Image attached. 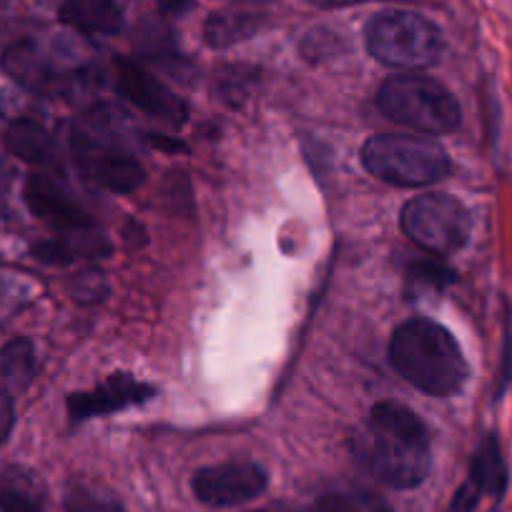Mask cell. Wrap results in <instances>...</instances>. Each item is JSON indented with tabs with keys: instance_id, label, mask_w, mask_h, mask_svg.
Listing matches in <instances>:
<instances>
[{
	"instance_id": "d6a6232c",
	"label": "cell",
	"mask_w": 512,
	"mask_h": 512,
	"mask_svg": "<svg viewBox=\"0 0 512 512\" xmlns=\"http://www.w3.org/2000/svg\"><path fill=\"white\" fill-rule=\"evenodd\" d=\"M400 3H412V0H400Z\"/></svg>"
},
{
	"instance_id": "8fae6325",
	"label": "cell",
	"mask_w": 512,
	"mask_h": 512,
	"mask_svg": "<svg viewBox=\"0 0 512 512\" xmlns=\"http://www.w3.org/2000/svg\"><path fill=\"white\" fill-rule=\"evenodd\" d=\"M154 395L156 390L151 384L139 382L126 372H118L96 384L93 390L73 392L68 397V417H71L73 425H78V422L93 420V417L113 415V412H121L126 407L144 405V402L154 400Z\"/></svg>"
},
{
	"instance_id": "ac0fdd59",
	"label": "cell",
	"mask_w": 512,
	"mask_h": 512,
	"mask_svg": "<svg viewBox=\"0 0 512 512\" xmlns=\"http://www.w3.org/2000/svg\"><path fill=\"white\" fill-rule=\"evenodd\" d=\"M312 512H395L390 502L372 492H329L309 505Z\"/></svg>"
},
{
	"instance_id": "ffe728a7",
	"label": "cell",
	"mask_w": 512,
	"mask_h": 512,
	"mask_svg": "<svg viewBox=\"0 0 512 512\" xmlns=\"http://www.w3.org/2000/svg\"><path fill=\"white\" fill-rule=\"evenodd\" d=\"M136 43H139L141 51L151 58H154L156 53H159V56L161 53H169L171 48H174L171 31L159 21H146L144 26L139 28V38H136Z\"/></svg>"
},
{
	"instance_id": "7402d4cb",
	"label": "cell",
	"mask_w": 512,
	"mask_h": 512,
	"mask_svg": "<svg viewBox=\"0 0 512 512\" xmlns=\"http://www.w3.org/2000/svg\"><path fill=\"white\" fill-rule=\"evenodd\" d=\"M339 41H342V38L334 31H329V28H314V31H309L307 38H304L302 53L309 61H319V58H327L332 56V53H337Z\"/></svg>"
},
{
	"instance_id": "e0dca14e",
	"label": "cell",
	"mask_w": 512,
	"mask_h": 512,
	"mask_svg": "<svg viewBox=\"0 0 512 512\" xmlns=\"http://www.w3.org/2000/svg\"><path fill=\"white\" fill-rule=\"evenodd\" d=\"M0 377L8 387V395L23 392L36 377V349L28 339H11L0 349Z\"/></svg>"
},
{
	"instance_id": "52a82bcc",
	"label": "cell",
	"mask_w": 512,
	"mask_h": 512,
	"mask_svg": "<svg viewBox=\"0 0 512 512\" xmlns=\"http://www.w3.org/2000/svg\"><path fill=\"white\" fill-rule=\"evenodd\" d=\"M73 159L93 186L111 194H131L146 181L139 159L118 146L111 136L98 134L96 128L73 131Z\"/></svg>"
},
{
	"instance_id": "8992f818",
	"label": "cell",
	"mask_w": 512,
	"mask_h": 512,
	"mask_svg": "<svg viewBox=\"0 0 512 512\" xmlns=\"http://www.w3.org/2000/svg\"><path fill=\"white\" fill-rule=\"evenodd\" d=\"M402 231L412 244L432 256L460 251L470 241L472 216L462 201L450 194H422L402 209Z\"/></svg>"
},
{
	"instance_id": "9c48e42d",
	"label": "cell",
	"mask_w": 512,
	"mask_h": 512,
	"mask_svg": "<svg viewBox=\"0 0 512 512\" xmlns=\"http://www.w3.org/2000/svg\"><path fill=\"white\" fill-rule=\"evenodd\" d=\"M269 485V475L254 462H224L201 467L191 477L196 500L209 507H236L256 500Z\"/></svg>"
},
{
	"instance_id": "603a6c76",
	"label": "cell",
	"mask_w": 512,
	"mask_h": 512,
	"mask_svg": "<svg viewBox=\"0 0 512 512\" xmlns=\"http://www.w3.org/2000/svg\"><path fill=\"white\" fill-rule=\"evenodd\" d=\"M512 379V312L505 304V319H502V364L497 374V400L505 395Z\"/></svg>"
},
{
	"instance_id": "4fadbf2b",
	"label": "cell",
	"mask_w": 512,
	"mask_h": 512,
	"mask_svg": "<svg viewBox=\"0 0 512 512\" xmlns=\"http://www.w3.org/2000/svg\"><path fill=\"white\" fill-rule=\"evenodd\" d=\"M58 18L88 36H116L123 28V13L116 0H63Z\"/></svg>"
},
{
	"instance_id": "44dd1931",
	"label": "cell",
	"mask_w": 512,
	"mask_h": 512,
	"mask_svg": "<svg viewBox=\"0 0 512 512\" xmlns=\"http://www.w3.org/2000/svg\"><path fill=\"white\" fill-rule=\"evenodd\" d=\"M410 282L417 287L445 289L447 284L455 282V272L440 262H420L410 269Z\"/></svg>"
},
{
	"instance_id": "f1b7e54d",
	"label": "cell",
	"mask_w": 512,
	"mask_h": 512,
	"mask_svg": "<svg viewBox=\"0 0 512 512\" xmlns=\"http://www.w3.org/2000/svg\"><path fill=\"white\" fill-rule=\"evenodd\" d=\"M312 6L317 8H347V6H357L362 0H309Z\"/></svg>"
},
{
	"instance_id": "d6986e66",
	"label": "cell",
	"mask_w": 512,
	"mask_h": 512,
	"mask_svg": "<svg viewBox=\"0 0 512 512\" xmlns=\"http://www.w3.org/2000/svg\"><path fill=\"white\" fill-rule=\"evenodd\" d=\"M66 512H126L121 502L111 500V497L101 495L96 490H88V487L73 485L71 490L66 492Z\"/></svg>"
},
{
	"instance_id": "5bb4252c",
	"label": "cell",
	"mask_w": 512,
	"mask_h": 512,
	"mask_svg": "<svg viewBox=\"0 0 512 512\" xmlns=\"http://www.w3.org/2000/svg\"><path fill=\"white\" fill-rule=\"evenodd\" d=\"M467 477L480 487L482 495H490L495 502H500L502 497H505L507 482H510V470H507V462L505 455H502V445L497 432H487V435L482 437L475 455H472Z\"/></svg>"
},
{
	"instance_id": "30bf717a",
	"label": "cell",
	"mask_w": 512,
	"mask_h": 512,
	"mask_svg": "<svg viewBox=\"0 0 512 512\" xmlns=\"http://www.w3.org/2000/svg\"><path fill=\"white\" fill-rule=\"evenodd\" d=\"M113 81H116L118 93L128 103H134L139 111L149 113L151 118H159L166 126H181L186 121V106L176 93H171L159 78L151 76L139 63L128 58H116L113 61Z\"/></svg>"
},
{
	"instance_id": "d4e9b609",
	"label": "cell",
	"mask_w": 512,
	"mask_h": 512,
	"mask_svg": "<svg viewBox=\"0 0 512 512\" xmlns=\"http://www.w3.org/2000/svg\"><path fill=\"white\" fill-rule=\"evenodd\" d=\"M33 256H36L38 262L51 264V267H66L76 259V251L61 239H51V241H41V244L33 246Z\"/></svg>"
},
{
	"instance_id": "7a4b0ae2",
	"label": "cell",
	"mask_w": 512,
	"mask_h": 512,
	"mask_svg": "<svg viewBox=\"0 0 512 512\" xmlns=\"http://www.w3.org/2000/svg\"><path fill=\"white\" fill-rule=\"evenodd\" d=\"M390 362L412 387L432 397L455 395L470 377L457 339L442 324L425 317H412L395 329Z\"/></svg>"
},
{
	"instance_id": "5b68a950",
	"label": "cell",
	"mask_w": 512,
	"mask_h": 512,
	"mask_svg": "<svg viewBox=\"0 0 512 512\" xmlns=\"http://www.w3.org/2000/svg\"><path fill=\"white\" fill-rule=\"evenodd\" d=\"M364 43L374 61L402 71H420L440 58L445 41L440 28L412 11H384L364 28Z\"/></svg>"
},
{
	"instance_id": "1f68e13d",
	"label": "cell",
	"mask_w": 512,
	"mask_h": 512,
	"mask_svg": "<svg viewBox=\"0 0 512 512\" xmlns=\"http://www.w3.org/2000/svg\"><path fill=\"white\" fill-rule=\"evenodd\" d=\"M490 512H500V502H495V507H492Z\"/></svg>"
},
{
	"instance_id": "3957f363",
	"label": "cell",
	"mask_w": 512,
	"mask_h": 512,
	"mask_svg": "<svg viewBox=\"0 0 512 512\" xmlns=\"http://www.w3.org/2000/svg\"><path fill=\"white\" fill-rule=\"evenodd\" d=\"M379 111L417 134H452L462 121L457 98L442 83L425 76H392L377 91Z\"/></svg>"
},
{
	"instance_id": "cb8c5ba5",
	"label": "cell",
	"mask_w": 512,
	"mask_h": 512,
	"mask_svg": "<svg viewBox=\"0 0 512 512\" xmlns=\"http://www.w3.org/2000/svg\"><path fill=\"white\" fill-rule=\"evenodd\" d=\"M0 512H43L41 502L18 485L0 487Z\"/></svg>"
},
{
	"instance_id": "2e32d148",
	"label": "cell",
	"mask_w": 512,
	"mask_h": 512,
	"mask_svg": "<svg viewBox=\"0 0 512 512\" xmlns=\"http://www.w3.org/2000/svg\"><path fill=\"white\" fill-rule=\"evenodd\" d=\"M6 149L28 164H51L56 156L53 136L31 118H18L6 128Z\"/></svg>"
},
{
	"instance_id": "ba28073f",
	"label": "cell",
	"mask_w": 512,
	"mask_h": 512,
	"mask_svg": "<svg viewBox=\"0 0 512 512\" xmlns=\"http://www.w3.org/2000/svg\"><path fill=\"white\" fill-rule=\"evenodd\" d=\"M26 204L38 219L51 224L56 231H63L71 239L76 236L81 249H86L88 254L108 251L91 216L71 199V194L58 181L48 179L43 174H33L26 184Z\"/></svg>"
},
{
	"instance_id": "83f0119b",
	"label": "cell",
	"mask_w": 512,
	"mask_h": 512,
	"mask_svg": "<svg viewBox=\"0 0 512 512\" xmlns=\"http://www.w3.org/2000/svg\"><path fill=\"white\" fill-rule=\"evenodd\" d=\"M156 3H159L161 13H166V16H181V13L194 6V0H156Z\"/></svg>"
},
{
	"instance_id": "4dcf8cb0",
	"label": "cell",
	"mask_w": 512,
	"mask_h": 512,
	"mask_svg": "<svg viewBox=\"0 0 512 512\" xmlns=\"http://www.w3.org/2000/svg\"><path fill=\"white\" fill-rule=\"evenodd\" d=\"M236 3H264V0H236Z\"/></svg>"
},
{
	"instance_id": "7c38bea8",
	"label": "cell",
	"mask_w": 512,
	"mask_h": 512,
	"mask_svg": "<svg viewBox=\"0 0 512 512\" xmlns=\"http://www.w3.org/2000/svg\"><path fill=\"white\" fill-rule=\"evenodd\" d=\"M3 68L13 81L38 96H61L73 86V73L58 68L53 58L31 41L13 43L3 53Z\"/></svg>"
},
{
	"instance_id": "6da1fadb",
	"label": "cell",
	"mask_w": 512,
	"mask_h": 512,
	"mask_svg": "<svg viewBox=\"0 0 512 512\" xmlns=\"http://www.w3.org/2000/svg\"><path fill=\"white\" fill-rule=\"evenodd\" d=\"M357 450L364 467L395 490L422 485L432 470L430 430L410 407L397 402L372 407Z\"/></svg>"
},
{
	"instance_id": "f546056e",
	"label": "cell",
	"mask_w": 512,
	"mask_h": 512,
	"mask_svg": "<svg viewBox=\"0 0 512 512\" xmlns=\"http://www.w3.org/2000/svg\"><path fill=\"white\" fill-rule=\"evenodd\" d=\"M254 512H312L309 507L304 510H297V507H267V510H254Z\"/></svg>"
},
{
	"instance_id": "277c9868",
	"label": "cell",
	"mask_w": 512,
	"mask_h": 512,
	"mask_svg": "<svg viewBox=\"0 0 512 512\" xmlns=\"http://www.w3.org/2000/svg\"><path fill=\"white\" fill-rule=\"evenodd\" d=\"M364 169L392 186H427L445 179L452 164L447 151L427 136L379 134L362 146Z\"/></svg>"
},
{
	"instance_id": "9a60e30c",
	"label": "cell",
	"mask_w": 512,
	"mask_h": 512,
	"mask_svg": "<svg viewBox=\"0 0 512 512\" xmlns=\"http://www.w3.org/2000/svg\"><path fill=\"white\" fill-rule=\"evenodd\" d=\"M269 26L267 13L221 11L204 23V41L209 48H231L262 33Z\"/></svg>"
},
{
	"instance_id": "484cf974",
	"label": "cell",
	"mask_w": 512,
	"mask_h": 512,
	"mask_svg": "<svg viewBox=\"0 0 512 512\" xmlns=\"http://www.w3.org/2000/svg\"><path fill=\"white\" fill-rule=\"evenodd\" d=\"M480 500H482V490L470 480V477H467V480L457 487L455 495H452L450 505H447V512H475V507L480 505Z\"/></svg>"
},
{
	"instance_id": "4316f807",
	"label": "cell",
	"mask_w": 512,
	"mask_h": 512,
	"mask_svg": "<svg viewBox=\"0 0 512 512\" xmlns=\"http://www.w3.org/2000/svg\"><path fill=\"white\" fill-rule=\"evenodd\" d=\"M16 425V410H13V397L6 390H0V445L11 437Z\"/></svg>"
}]
</instances>
